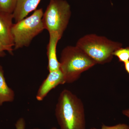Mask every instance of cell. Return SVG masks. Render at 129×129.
<instances>
[{
    "mask_svg": "<svg viewBox=\"0 0 129 129\" xmlns=\"http://www.w3.org/2000/svg\"><path fill=\"white\" fill-rule=\"evenodd\" d=\"M55 114L60 129H86L84 104L69 90L65 89L60 93Z\"/></svg>",
    "mask_w": 129,
    "mask_h": 129,
    "instance_id": "1",
    "label": "cell"
},
{
    "mask_svg": "<svg viewBox=\"0 0 129 129\" xmlns=\"http://www.w3.org/2000/svg\"><path fill=\"white\" fill-rule=\"evenodd\" d=\"M60 69L65 83L70 84L78 80L83 72L96 64L81 49L76 46H69L61 53Z\"/></svg>",
    "mask_w": 129,
    "mask_h": 129,
    "instance_id": "2",
    "label": "cell"
},
{
    "mask_svg": "<svg viewBox=\"0 0 129 129\" xmlns=\"http://www.w3.org/2000/svg\"><path fill=\"white\" fill-rule=\"evenodd\" d=\"M76 46L80 48L96 63L104 64L111 62L113 52L122 45L94 34L85 35L77 41Z\"/></svg>",
    "mask_w": 129,
    "mask_h": 129,
    "instance_id": "3",
    "label": "cell"
},
{
    "mask_svg": "<svg viewBox=\"0 0 129 129\" xmlns=\"http://www.w3.org/2000/svg\"><path fill=\"white\" fill-rule=\"evenodd\" d=\"M44 13L42 8L36 9L30 16L13 23L12 34L14 50L29 46L34 38L45 29Z\"/></svg>",
    "mask_w": 129,
    "mask_h": 129,
    "instance_id": "4",
    "label": "cell"
},
{
    "mask_svg": "<svg viewBox=\"0 0 129 129\" xmlns=\"http://www.w3.org/2000/svg\"><path fill=\"white\" fill-rule=\"evenodd\" d=\"M71 7L66 0H50L42 18L45 29L62 37L71 17Z\"/></svg>",
    "mask_w": 129,
    "mask_h": 129,
    "instance_id": "5",
    "label": "cell"
},
{
    "mask_svg": "<svg viewBox=\"0 0 129 129\" xmlns=\"http://www.w3.org/2000/svg\"><path fill=\"white\" fill-rule=\"evenodd\" d=\"M13 19L12 14L0 12V42L9 49L11 55L14 46L12 34Z\"/></svg>",
    "mask_w": 129,
    "mask_h": 129,
    "instance_id": "6",
    "label": "cell"
},
{
    "mask_svg": "<svg viewBox=\"0 0 129 129\" xmlns=\"http://www.w3.org/2000/svg\"><path fill=\"white\" fill-rule=\"evenodd\" d=\"M65 83L64 76L60 69L49 72L40 86L36 94V99L39 101H43L52 90L59 85Z\"/></svg>",
    "mask_w": 129,
    "mask_h": 129,
    "instance_id": "7",
    "label": "cell"
},
{
    "mask_svg": "<svg viewBox=\"0 0 129 129\" xmlns=\"http://www.w3.org/2000/svg\"><path fill=\"white\" fill-rule=\"evenodd\" d=\"M50 39L47 46L48 69L49 72L60 69V63L57 60L56 47L58 41L61 38L57 32L49 33Z\"/></svg>",
    "mask_w": 129,
    "mask_h": 129,
    "instance_id": "8",
    "label": "cell"
},
{
    "mask_svg": "<svg viewBox=\"0 0 129 129\" xmlns=\"http://www.w3.org/2000/svg\"><path fill=\"white\" fill-rule=\"evenodd\" d=\"M41 0H18L14 12L13 19L15 22L26 17L30 12L35 11Z\"/></svg>",
    "mask_w": 129,
    "mask_h": 129,
    "instance_id": "9",
    "label": "cell"
},
{
    "mask_svg": "<svg viewBox=\"0 0 129 129\" xmlns=\"http://www.w3.org/2000/svg\"><path fill=\"white\" fill-rule=\"evenodd\" d=\"M14 98V91L7 85L4 76L3 68L0 65V106L4 103L13 101Z\"/></svg>",
    "mask_w": 129,
    "mask_h": 129,
    "instance_id": "10",
    "label": "cell"
},
{
    "mask_svg": "<svg viewBox=\"0 0 129 129\" xmlns=\"http://www.w3.org/2000/svg\"><path fill=\"white\" fill-rule=\"evenodd\" d=\"M18 0H0V12L12 14Z\"/></svg>",
    "mask_w": 129,
    "mask_h": 129,
    "instance_id": "11",
    "label": "cell"
},
{
    "mask_svg": "<svg viewBox=\"0 0 129 129\" xmlns=\"http://www.w3.org/2000/svg\"><path fill=\"white\" fill-rule=\"evenodd\" d=\"M113 55L118 58L119 61L124 63L128 61L129 60V47L119 48L113 52Z\"/></svg>",
    "mask_w": 129,
    "mask_h": 129,
    "instance_id": "12",
    "label": "cell"
},
{
    "mask_svg": "<svg viewBox=\"0 0 129 129\" xmlns=\"http://www.w3.org/2000/svg\"><path fill=\"white\" fill-rule=\"evenodd\" d=\"M91 129H129V126L125 124H119L114 126H107L103 124L101 129L93 128Z\"/></svg>",
    "mask_w": 129,
    "mask_h": 129,
    "instance_id": "13",
    "label": "cell"
},
{
    "mask_svg": "<svg viewBox=\"0 0 129 129\" xmlns=\"http://www.w3.org/2000/svg\"><path fill=\"white\" fill-rule=\"evenodd\" d=\"M15 126L16 129H25V123L24 119L23 118H19L16 122Z\"/></svg>",
    "mask_w": 129,
    "mask_h": 129,
    "instance_id": "14",
    "label": "cell"
},
{
    "mask_svg": "<svg viewBox=\"0 0 129 129\" xmlns=\"http://www.w3.org/2000/svg\"><path fill=\"white\" fill-rule=\"evenodd\" d=\"M6 51L8 52L11 54L9 49L0 42V57H4L6 56Z\"/></svg>",
    "mask_w": 129,
    "mask_h": 129,
    "instance_id": "15",
    "label": "cell"
},
{
    "mask_svg": "<svg viewBox=\"0 0 129 129\" xmlns=\"http://www.w3.org/2000/svg\"><path fill=\"white\" fill-rule=\"evenodd\" d=\"M124 63L125 70L129 74V60L128 61Z\"/></svg>",
    "mask_w": 129,
    "mask_h": 129,
    "instance_id": "16",
    "label": "cell"
},
{
    "mask_svg": "<svg viewBox=\"0 0 129 129\" xmlns=\"http://www.w3.org/2000/svg\"><path fill=\"white\" fill-rule=\"evenodd\" d=\"M122 112H123V114L124 115L127 116L129 118V109H128L124 110Z\"/></svg>",
    "mask_w": 129,
    "mask_h": 129,
    "instance_id": "17",
    "label": "cell"
},
{
    "mask_svg": "<svg viewBox=\"0 0 129 129\" xmlns=\"http://www.w3.org/2000/svg\"><path fill=\"white\" fill-rule=\"evenodd\" d=\"M50 129H58L56 128V127H53V128H51Z\"/></svg>",
    "mask_w": 129,
    "mask_h": 129,
    "instance_id": "18",
    "label": "cell"
},
{
    "mask_svg": "<svg viewBox=\"0 0 129 129\" xmlns=\"http://www.w3.org/2000/svg\"><path fill=\"white\" fill-rule=\"evenodd\" d=\"M32 129H40L38 128H35Z\"/></svg>",
    "mask_w": 129,
    "mask_h": 129,
    "instance_id": "19",
    "label": "cell"
}]
</instances>
